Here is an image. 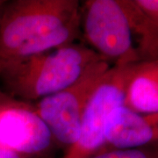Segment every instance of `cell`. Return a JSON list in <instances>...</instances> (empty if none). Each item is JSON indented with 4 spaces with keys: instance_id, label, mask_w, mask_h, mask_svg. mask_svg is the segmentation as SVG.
<instances>
[{
    "instance_id": "4",
    "label": "cell",
    "mask_w": 158,
    "mask_h": 158,
    "mask_svg": "<svg viewBox=\"0 0 158 158\" xmlns=\"http://www.w3.org/2000/svg\"><path fill=\"white\" fill-rule=\"evenodd\" d=\"M135 64L111 66L105 73L86 105L78 140L69 148L64 158H90L106 150L105 130L108 118L123 106L126 86Z\"/></svg>"
},
{
    "instance_id": "2",
    "label": "cell",
    "mask_w": 158,
    "mask_h": 158,
    "mask_svg": "<svg viewBox=\"0 0 158 158\" xmlns=\"http://www.w3.org/2000/svg\"><path fill=\"white\" fill-rule=\"evenodd\" d=\"M77 0H17L6 3L0 23V71L21 46L78 16Z\"/></svg>"
},
{
    "instance_id": "13",
    "label": "cell",
    "mask_w": 158,
    "mask_h": 158,
    "mask_svg": "<svg viewBox=\"0 0 158 158\" xmlns=\"http://www.w3.org/2000/svg\"><path fill=\"white\" fill-rule=\"evenodd\" d=\"M0 158H30L28 156L0 148Z\"/></svg>"
},
{
    "instance_id": "3",
    "label": "cell",
    "mask_w": 158,
    "mask_h": 158,
    "mask_svg": "<svg viewBox=\"0 0 158 158\" xmlns=\"http://www.w3.org/2000/svg\"><path fill=\"white\" fill-rule=\"evenodd\" d=\"M81 27L91 49L113 66L140 62L120 0H89L81 12Z\"/></svg>"
},
{
    "instance_id": "9",
    "label": "cell",
    "mask_w": 158,
    "mask_h": 158,
    "mask_svg": "<svg viewBox=\"0 0 158 158\" xmlns=\"http://www.w3.org/2000/svg\"><path fill=\"white\" fill-rule=\"evenodd\" d=\"M129 22L140 62L158 61V23L148 17L135 0H120Z\"/></svg>"
},
{
    "instance_id": "7",
    "label": "cell",
    "mask_w": 158,
    "mask_h": 158,
    "mask_svg": "<svg viewBox=\"0 0 158 158\" xmlns=\"http://www.w3.org/2000/svg\"><path fill=\"white\" fill-rule=\"evenodd\" d=\"M107 149H129L158 143V113L141 114L120 106L109 116L105 130Z\"/></svg>"
},
{
    "instance_id": "11",
    "label": "cell",
    "mask_w": 158,
    "mask_h": 158,
    "mask_svg": "<svg viewBox=\"0 0 158 158\" xmlns=\"http://www.w3.org/2000/svg\"><path fill=\"white\" fill-rule=\"evenodd\" d=\"M90 158H158V143L129 149H107Z\"/></svg>"
},
{
    "instance_id": "14",
    "label": "cell",
    "mask_w": 158,
    "mask_h": 158,
    "mask_svg": "<svg viewBox=\"0 0 158 158\" xmlns=\"http://www.w3.org/2000/svg\"><path fill=\"white\" fill-rule=\"evenodd\" d=\"M6 1H4L3 3L0 4V23H1V19H2V16H3V12H4V10H5V6L6 5Z\"/></svg>"
},
{
    "instance_id": "6",
    "label": "cell",
    "mask_w": 158,
    "mask_h": 158,
    "mask_svg": "<svg viewBox=\"0 0 158 158\" xmlns=\"http://www.w3.org/2000/svg\"><path fill=\"white\" fill-rule=\"evenodd\" d=\"M54 142L34 103L0 90V148L31 157L48 151Z\"/></svg>"
},
{
    "instance_id": "10",
    "label": "cell",
    "mask_w": 158,
    "mask_h": 158,
    "mask_svg": "<svg viewBox=\"0 0 158 158\" xmlns=\"http://www.w3.org/2000/svg\"><path fill=\"white\" fill-rule=\"evenodd\" d=\"M80 33L81 13L69 22L63 24L56 28L51 29L33 39L29 40L15 52L10 62L6 65L11 62L21 61L33 56L43 54L46 52L60 48L64 46L72 44L75 40L78 38Z\"/></svg>"
},
{
    "instance_id": "8",
    "label": "cell",
    "mask_w": 158,
    "mask_h": 158,
    "mask_svg": "<svg viewBox=\"0 0 158 158\" xmlns=\"http://www.w3.org/2000/svg\"><path fill=\"white\" fill-rule=\"evenodd\" d=\"M123 106L141 114L158 113V61L134 65L126 86Z\"/></svg>"
},
{
    "instance_id": "5",
    "label": "cell",
    "mask_w": 158,
    "mask_h": 158,
    "mask_svg": "<svg viewBox=\"0 0 158 158\" xmlns=\"http://www.w3.org/2000/svg\"><path fill=\"white\" fill-rule=\"evenodd\" d=\"M111 65L100 61L64 90L34 103L54 141L70 148L77 141L88 100Z\"/></svg>"
},
{
    "instance_id": "12",
    "label": "cell",
    "mask_w": 158,
    "mask_h": 158,
    "mask_svg": "<svg viewBox=\"0 0 158 158\" xmlns=\"http://www.w3.org/2000/svg\"><path fill=\"white\" fill-rule=\"evenodd\" d=\"M135 2L148 17L158 23V0H135Z\"/></svg>"
},
{
    "instance_id": "1",
    "label": "cell",
    "mask_w": 158,
    "mask_h": 158,
    "mask_svg": "<svg viewBox=\"0 0 158 158\" xmlns=\"http://www.w3.org/2000/svg\"><path fill=\"white\" fill-rule=\"evenodd\" d=\"M100 61L90 48L72 43L11 62L0 71V80L7 94L31 103L68 88Z\"/></svg>"
},
{
    "instance_id": "15",
    "label": "cell",
    "mask_w": 158,
    "mask_h": 158,
    "mask_svg": "<svg viewBox=\"0 0 158 158\" xmlns=\"http://www.w3.org/2000/svg\"><path fill=\"white\" fill-rule=\"evenodd\" d=\"M3 2H4L3 0H0V4H1V3H3Z\"/></svg>"
}]
</instances>
